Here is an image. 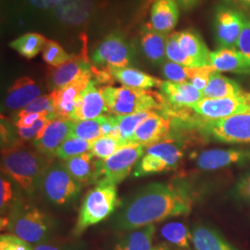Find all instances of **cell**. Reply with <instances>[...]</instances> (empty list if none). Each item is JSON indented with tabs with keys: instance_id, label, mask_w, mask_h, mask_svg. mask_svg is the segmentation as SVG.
<instances>
[{
	"instance_id": "3957f363",
	"label": "cell",
	"mask_w": 250,
	"mask_h": 250,
	"mask_svg": "<svg viewBox=\"0 0 250 250\" xmlns=\"http://www.w3.org/2000/svg\"><path fill=\"white\" fill-rule=\"evenodd\" d=\"M7 229L11 234L30 244H42L53 233V220L36 207L17 203L7 218Z\"/></svg>"
},
{
	"instance_id": "681fc988",
	"label": "cell",
	"mask_w": 250,
	"mask_h": 250,
	"mask_svg": "<svg viewBox=\"0 0 250 250\" xmlns=\"http://www.w3.org/2000/svg\"><path fill=\"white\" fill-rule=\"evenodd\" d=\"M181 8L184 9H190L196 7L201 0H175Z\"/></svg>"
},
{
	"instance_id": "30bf717a",
	"label": "cell",
	"mask_w": 250,
	"mask_h": 250,
	"mask_svg": "<svg viewBox=\"0 0 250 250\" xmlns=\"http://www.w3.org/2000/svg\"><path fill=\"white\" fill-rule=\"evenodd\" d=\"M160 88L163 103L161 113L167 117L177 116L183 110L204 99L203 93L189 83L162 81Z\"/></svg>"
},
{
	"instance_id": "8d00e7d4",
	"label": "cell",
	"mask_w": 250,
	"mask_h": 250,
	"mask_svg": "<svg viewBox=\"0 0 250 250\" xmlns=\"http://www.w3.org/2000/svg\"><path fill=\"white\" fill-rule=\"evenodd\" d=\"M42 52L44 61L53 68L68 62L73 57L67 53L59 43L52 40H46Z\"/></svg>"
},
{
	"instance_id": "7bdbcfd3",
	"label": "cell",
	"mask_w": 250,
	"mask_h": 250,
	"mask_svg": "<svg viewBox=\"0 0 250 250\" xmlns=\"http://www.w3.org/2000/svg\"><path fill=\"white\" fill-rule=\"evenodd\" d=\"M0 250H34V248L30 243L9 233L1 235Z\"/></svg>"
},
{
	"instance_id": "7dc6e473",
	"label": "cell",
	"mask_w": 250,
	"mask_h": 250,
	"mask_svg": "<svg viewBox=\"0 0 250 250\" xmlns=\"http://www.w3.org/2000/svg\"><path fill=\"white\" fill-rule=\"evenodd\" d=\"M46 114H50L48 112H43V113H32V114H27L24 116L18 117V121L16 123V126L18 128H27L30 127L35 124L38 119L45 116Z\"/></svg>"
},
{
	"instance_id": "5bb4252c",
	"label": "cell",
	"mask_w": 250,
	"mask_h": 250,
	"mask_svg": "<svg viewBox=\"0 0 250 250\" xmlns=\"http://www.w3.org/2000/svg\"><path fill=\"white\" fill-rule=\"evenodd\" d=\"M92 68L93 65L87 58L86 45H83V48L79 55L73 56L71 61L54 68L50 72L47 81L48 86L52 92L62 89L73 81L80 78L84 73L91 72Z\"/></svg>"
},
{
	"instance_id": "484cf974",
	"label": "cell",
	"mask_w": 250,
	"mask_h": 250,
	"mask_svg": "<svg viewBox=\"0 0 250 250\" xmlns=\"http://www.w3.org/2000/svg\"><path fill=\"white\" fill-rule=\"evenodd\" d=\"M192 240L196 250H237L220 232L207 225L194 227Z\"/></svg>"
},
{
	"instance_id": "ab89813d",
	"label": "cell",
	"mask_w": 250,
	"mask_h": 250,
	"mask_svg": "<svg viewBox=\"0 0 250 250\" xmlns=\"http://www.w3.org/2000/svg\"><path fill=\"white\" fill-rule=\"evenodd\" d=\"M167 170H169V168L164 161H161L157 157L146 153V155L138 162V164H136L134 175L135 177L144 176Z\"/></svg>"
},
{
	"instance_id": "7402d4cb",
	"label": "cell",
	"mask_w": 250,
	"mask_h": 250,
	"mask_svg": "<svg viewBox=\"0 0 250 250\" xmlns=\"http://www.w3.org/2000/svg\"><path fill=\"white\" fill-rule=\"evenodd\" d=\"M179 45L182 50L195 61L198 67L209 65V50L201 36L194 30L177 32Z\"/></svg>"
},
{
	"instance_id": "8fae6325",
	"label": "cell",
	"mask_w": 250,
	"mask_h": 250,
	"mask_svg": "<svg viewBox=\"0 0 250 250\" xmlns=\"http://www.w3.org/2000/svg\"><path fill=\"white\" fill-rule=\"evenodd\" d=\"M203 121H215L232 116L237 113L250 111L249 101L245 93L238 97L224 99L204 98L190 107Z\"/></svg>"
},
{
	"instance_id": "9c48e42d",
	"label": "cell",
	"mask_w": 250,
	"mask_h": 250,
	"mask_svg": "<svg viewBox=\"0 0 250 250\" xmlns=\"http://www.w3.org/2000/svg\"><path fill=\"white\" fill-rule=\"evenodd\" d=\"M134 58V49L119 33L106 36L91 57L92 65L98 69L125 68Z\"/></svg>"
},
{
	"instance_id": "f35d334b",
	"label": "cell",
	"mask_w": 250,
	"mask_h": 250,
	"mask_svg": "<svg viewBox=\"0 0 250 250\" xmlns=\"http://www.w3.org/2000/svg\"><path fill=\"white\" fill-rule=\"evenodd\" d=\"M120 145L116 138L111 136H102L91 142L89 152L99 160H106L120 149Z\"/></svg>"
},
{
	"instance_id": "ac0fdd59",
	"label": "cell",
	"mask_w": 250,
	"mask_h": 250,
	"mask_svg": "<svg viewBox=\"0 0 250 250\" xmlns=\"http://www.w3.org/2000/svg\"><path fill=\"white\" fill-rule=\"evenodd\" d=\"M248 161H250V150L210 149L200 153L196 164L200 170H214Z\"/></svg>"
},
{
	"instance_id": "1f68e13d",
	"label": "cell",
	"mask_w": 250,
	"mask_h": 250,
	"mask_svg": "<svg viewBox=\"0 0 250 250\" xmlns=\"http://www.w3.org/2000/svg\"><path fill=\"white\" fill-rule=\"evenodd\" d=\"M46 39L42 35L30 33L10 42L9 46L28 60L35 58L43 50Z\"/></svg>"
},
{
	"instance_id": "9a60e30c",
	"label": "cell",
	"mask_w": 250,
	"mask_h": 250,
	"mask_svg": "<svg viewBox=\"0 0 250 250\" xmlns=\"http://www.w3.org/2000/svg\"><path fill=\"white\" fill-rule=\"evenodd\" d=\"M96 79L91 80L87 86L81 92L75 100V108L72 121H84L100 117L107 112V107L103 99L101 87Z\"/></svg>"
},
{
	"instance_id": "4dcf8cb0",
	"label": "cell",
	"mask_w": 250,
	"mask_h": 250,
	"mask_svg": "<svg viewBox=\"0 0 250 250\" xmlns=\"http://www.w3.org/2000/svg\"><path fill=\"white\" fill-rule=\"evenodd\" d=\"M106 117L107 115H101L96 119L73 122L71 137L80 138L90 143L102 137V126Z\"/></svg>"
},
{
	"instance_id": "ba28073f",
	"label": "cell",
	"mask_w": 250,
	"mask_h": 250,
	"mask_svg": "<svg viewBox=\"0 0 250 250\" xmlns=\"http://www.w3.org/2000/svg\"><path fill=\"white\" fill-rule=\"evenodd\" d=\"M195 125L203 134L224 143H250V111L215 121H199Z\"/></svg>"
},
{
	"instance_id": "d6a6232c",
	"label": "cell",
	"mask_w": 250,
	"mask_h": 250,
	"mask_svg": "<svg viewBox=\"0 0 250 250\" xmlns=\"http://www.w3.org/2000/svg\"><path fill=\"white\" fill-rule=\"evenodd\" d=\"M85 0H63L62 3L58 6L57 13L66 22H80L89 14V9L85 7Z\"/></svg>"
},
{
	"instance_id": "2e32d148",
	"label": "cell",
	"mask_w": 250,
	"mask_h": 250,
	"mask_svg": "<svg viewBox=\"0 0 250 250\" xmlns=\"http://www.w3.org/2000/svg\"><path fill=\"white\" fill-rule=\"evenodd\" d=\"M170 129V118L155 111L137 127L132 140V146L140 145L147 148L152 145L166 139Z\"/></svg>"
},
{
	"instance_id": "7a4b0ae2",
	"label": "cell",
	"mask_w": 250,
	"mask_h": 250,
	"mask_svg": "<svg viewBox=\"0 0 250 250\" xmlns=\"http://www.w3.org/2000/svg\"><path fill=\"white\" fill-rule=\"evenodd\" d=\"M48 166V158L21 144L14 143L1 150L2 170L29 194L40 188Z\"/></svg>"
},
{
	"instance_id": "db71d44e",
	"label": "cell",
	"mask_w": 250,
	"mask_h": 250,
	"mask_svg": "<svg viewBox=\"0 0 250 250\" xmlns=\"http://www.w3.org/2000/svg\"><path fill=\"white\" fill-rule=\"evenodd\" d=\"M242 1H244L245 3H247V4L250 5V0H242Z\"/></svg>"
},
{
	"instance_id": "11a10c76",
	"label": "cell",
	"mask_w": 250,
	"mask_h": 250,
	"mask_svg": "<svg viewBox=\"0 0 250 250\" xmlns=\"http://www.w3.org/2000/svg\"><path fill=\"white\" fill-rule=\"evenodd\" d=\"M152 1H154V0H148V2H149V3H150V2H152ZM155 1H156V0H155Z\"/></svg>"
},
{
	"instance_id": "5b68a950",
	"label": "cell",
	"mask_w": 250,
	"mask_h": 250,
	"mask_svg": "<svg viewBox=\"0 0 250 250\" xmlns=\"http://www.w3.org/2000/svg\"><path fill=\"white\" fill-rule=\"evenodd\" d=\"M118 203L116 185L99 182L83 198L74 232L79 235L89 226L99 224L111 214Z\"/></svg>"
},
{
	"instance_id": "e575fe53",
	"label": "cell",
	"mask_w": 250,
	"mask_h": 250,
	"mask_svg": "<svg viewBox=\"0 0 250 250\" xmlns=\"http://www.w3.org/2000/svg\"><path fill=\"white\" fill-rule=\"evenodd\" d=\"M162 237L181 250H189V239L191 235L188 228L182 223H170L165 224L161 230Z\"/></svg>"
},
{
	"instance_id": "ffe728a7",
	"label": "cell",
	"mask_w": 250,
	"mask_h": 250,
	"mask_svg": "<svg viewBox=\"0 0 250 250\" xmlns=\"http://www.w3.org/2000/svg\"><path fill=\"white\" fill-rule=\"evenodd\" d=\"M209 66L217 72L250 74V62L236 49L219 48L209 54Z\"/></svg>"
},
{
	"instance_id": "816d5d0a",
	"label": "cell",
	"mask_w": 250,
	"mask_h": 250,
	"mask_svg": "<svg viewBox=\"0 0 250 250\" xmlns=\"http://www.w3.org/2000/svg\"><path fill=\"white\" fill-rule=\"evenodd\" d=\"M151 250H171L170 248L165 245V244H160V245H157L156 247H154Z\"/></svg>"
},
{
	"instance_id": "c3c4849f",
	"label": "cell",
	"mask_w": 250,
	"mask_h": 250,
	"mask_svg": "<svg viewBox=\"0 0 250 250\" xmlns=\"http://www.w3.org/2000/svg\"><path fill=\"white\" fill-rule=\"evenodd\" d=\"M33 6L38 9H53L60 6L63 0H29Z\"/></svg>"
},
{
	"instance_id": "e0dca14e",
	"label": "cell",
	"mask_w": 250,
	"mask_h": 250,
	"mask_svg": "<svg viewBox=\"0 0 250 250\" xmlns=\"http://www.w3.org/2000/svg\"><path fill=\"white\" fill-rule=\"evenodd\" d=\"M93 76V71L86 72L80 78L73 81L62 89L52 92L55 106L54 114L56 117L72 121L75 108V100L80 95L81 92L87 86Z\"/></svg>"
},
{
	"instance_id": "f6af8a7d",
	"label": "cell",
	"mask_w": 250,
	"mask_h": 250,
	"mask_svg": "<svg viewBox=\"0 0 250 250\" xmlns=\"http://www.w3.org/2000/svg\"><path fill=\"white\" fill-rule=\"evenodd\" d=\"M235 192L238 197L250 205V171L243 175L236 186Z\"/></svg>"
},
{
	"instance_id": "44dd1931",
	"label": "cell",
	"mask_w": 250,
	"mask_h": 250,
	"mask_svg": "<svg viewBox=\"0 0 250 250\" xmlns=\"http://www.w3.org/2000/svg\"><path fill=\"white\" fill-rule=\"evenodd\" d=\"M41 89L30 77H21L12 84L5 104L9 109H22L40 97Z\"/></svg>"
},
{
	"instance_id": "bcb514c9",
	"label": "cell",
	"mask_w": 250,
	"mask_h": 250,
	"mask_svg": "<svg viewBox=\"0 0 250 250\" xmlns=\"http://www.w3.org/2000/svg\"><path fill=\"white\" fill-rule=\"evenodd\" d=\"M0 190H1V195H0V205H1V209L3 210L4 208L9 202V200L12 197V189H11V185L5 179H1L0 181Z\"/></svg>"
},
{
	"instance_id": "d6986e66",
	"label": "cell",
	"mask_w": 250,
	"mask_h": 250,
	"mask_svg": "<svg viewBox=\"0 0 250 250\" xmlns=\"http://www.w3.org/2000/svg\"><path fill=\"white\" fill-rule=\"evenodd\" d=\"M178 20V4L175 0H156L152 5L150 21L146 25L168 35L176 26Z\"/></svg>"
},
{
	"instance_id": "74e56055",
	"label": "cell",
	"mask_w": 250,
	"mask_h": 250,
	"mask_svg": "<svg viewBox=\"0 0 250 250\" xmlns=\"http://www.w3.org/2000/svg\"><path fill=\"white\" fill-rule=\"evenodd\" d=\"M166 56L168 60L172 62L178 63L187 67H198L193 59L185 53L180 47L177 39V32L172 33L168 37L166 44Z\"/></svg>"
},
{
	"instance_id": "603a6c76",
	"label": "cell",
	"mask_w": 250,
	"mask_h": 250,
	"mask_svg": "<svg viewBox=\"0 0 250 250\" xmlns=\"http://www.w3.org/2000/svg\"><path fill=\"white\" fill-rule=\"evenodd\" d=\"M168 35L159 33L146 25L141 37V46L146 58L154 65L166 62V44Z\"/></svg>"
},
{
	"instance_id": "f907efd6",
	"label": "cell",
	"mask_w": 250,
	"mask_h": 250,
	"mask_svg": "<svg viewBox=\"0 0 250 250\" xmlns=\"http://www.w3.org/2000/svg\"><path fill=\"white\" fill-rule=\"evenodd\" d=\"M34 250H69L64 247H58V246H54L50 244H46V243H42V244H38L36 245V247L34 248Z\"/></svg>"
},
{
	"instance_id": "277c9868",
	"label": "cell",
	"mask_w": 250,
	"mask_h": 250,
	"mask_svg": "<svg viewBox=\"0 0 250 250\" xmlns=\"http://www.w3.org/2000/svg\"><path fill=\"white\" fill-rule=\"evenodd\" d=\"M107 112L118 115H130L145 110L162 109L161 94L149 90L128 86L114 87L107 85L101 87Z\"/></svg>"
},
{
	"instance_id": "d590c367",
	"label": "cell",
	"mask_w": 250,
	"mask_h": 250,
	"mask_svg": "<svg viewBox=\"0 0 250 250\" xmlns=\"http://www.w3.org/2000/svg\"><path fill=\"white\" fill-rule=\"evenodd\" d=\"M90 146L91 143L88 141L70 136L61 145L55 156L61 161H67L72 157L89 151Z\"/></svg>"
},
{
	"instance_id": "836d02e7",
	"label": "cell",
	"mask_w": 250,
	"mask_h": 250,
	"mask_svg": "<svg viewBox=\"0 0 250 250\" xmlns=\"http://www.w3.org/2000/svg\"><path fill=\"white\" fill-rule=\"evenodd\" d=\"M201 69L202 67H187L167 61L162 64V75L173 83H189Z\"/></svg>"
},
{
	"instance_id": "f546056e",
	"label": "cell",
	"mask_w": 250,
	"mask_h": 250,
	"mask_svg": "<svg viewBox=\"0 0 250 250\" xmlns=\"http://www.w3.org/2000/svg\"><path fill=\"white\" fill-rule=\"evenodd\" d=\"M153 112H155V110H145L130 115L118 116L120 131L118 142L120 145V147L132 146V140L137 127L141 125L146 118L150 116Z\"/></svg>"
},
{
	"instance_id": "4316f807",
	"label": "cell",
	"mask_w": 250,
	"mask_h": 250,
	"mask_svg": "<svg viewBox=\"0 0 250 250\" xmlns=\"http://www.w3.org/2000/svg\"><path fill=\"white\" fill-rule=\"evenodd\" d=\"M202 93L207 99L232 98L244 94L236 82L225 77L217 71L211 72L208 83Z\"/></svg>"
},
{
	"instance_id": "83f0119b",
	"label": "cell",
	"mask_w": 250,
	"mask_h": 250,
	"mask_svg": "<svg viewBox=\"0 0 250 250\" xmlns=\"http://www.w3.org/2000/svg\"><path fill=\"white\" fill-rule=\"evenodd\" d=\"M146 153L164 161L169 170L175 169L184 156L181 143L170 138H166L159 143L148 146Z\"/></svg>"
},
{
	"instance_id": "d4e9b609",
	"label": "cell",
	"mask_w": 250,
	"mask_h": 250,
	"mask_svg": "<svg viewBox=\"0 0 250 250\" xmlns=\"http://www.w3.org/2000/svg\"><path fill=\"white\" fill-rule=\"evenodd\" d=\"M89 151L72 157L65 161L64 164L72 178L81 185L96 184L97 161Z\"/></svg>"
},
{
	"instance_id": "cb8c5ba5",
	"label": "cell",
	"mask_w": 250,
	"mask_h": 250,
	"mask_svg": "<svg viewBox=\"0 0 250 250\" xmlns=\"http://www.w3.org/2000/svg\"><path fill=\"white\" fill-rule=\"evenodd\" d=\"M107 69L112 78L128 87L147 90L153 87H160L162 83L160 79L134 68L125 67Z\"/></svg>"
},
{
	"instance_id": "52a82bcc",
	"label": "cell",
	"mask_w": 250,
	"mask_h": 250,
	"mask_svg": "<svg viewBox=\"0 0 250 250\" xmlns=\"http://www.w3.org/2000/svg\"><path fill=\"white\" fill-rule=\"evenodd\" d=\"M144 152L143 146H128L121 147L106 160H98L96 184L102 181L113 185L121 183L143 158Z\"/></svg>"
},
{
	"instance_id": "ee69618b",
	"label": "cell",
	"mask_w": 250,
	"mask_h": 250,
	"mask_svg": "<svg viewBox=\"0 0 250 250\" xmlns=\"http://www.w3.org/2000/svg\"><path fill=\"white\" fill-rule=\"evenodd\" d=\"M235 49L250 62V19H245Z\"/></svg>"
},
{
	"instance_id": "f1b7e54d",
	"label": "cell",
	"mask_w": 250,
	"mask_h": 250,
	"mask_svg": "<svg viewBox=\"0 0 250 250\" xmlns=\"http://www.w3.org/2000/svg\"><path fill=\"white\" fill-rule=\"evenodd\" d=\"M154 233V224L134 229V231L121 239L117 244L115 250H151Z\"/></svg>"
},
{
	"instance_id": "f5cc1de1",
	"label": "cell",
	"mask_w": 250,
	"mask_h": 250,
	"mask_svg": "<svg viewBox=\"0 0 250 250\" xmlns=\"http://www.w3.org/2000/svg\"><path fill=\"white\" fill-rule=\"evenodd\" d=\"M245 95H246V98H247L248 101H249V104H250V93H245Z\"/></svg>"
},
{
	"instance_id": "60d3db41",
	"label": "cell",
	"mask_w": 250,
	"mask_h": 250,
	"mask_svg": "<svg viewBox=\"0 0 250 250\" xmlns=\"http://www.w3.org/2000/svg\"><path fill=\"white\" fill-rule=\"evenodd\" d=\"M43 112H48L50 114H54L55 112L52 93L49 95H45L37 98L28 106L21 109L18 113V117L24 116L32 113H43Z\"/></svg>"
},
{
	"instance_id": "7c38bea8",
	"label": "cell",
	"mask_w": 250,
	"mask_h": 250,
	"mask_svg": "<svg viewBox=\"0 0 250 250\" xmlns=\"http://www.w3.org/2000/svg\"><path fill=\"white\" fill-rule=\"evenodd\" d=\"M244 15L237 10L222 8L215 19V36L220 48L235 49L245 21Z\"/></svg>"
},
{
	"instance_id": "8992f818",
	"label": "cell",
	"mask_w": 250,
	"mask_h": 250,
	"mask_svg": "<svg viewBox=\"0 0 250 250\" xmlns=\"http://www.w3.org/2000/svg\"><path fill=\"white\" fill-rule=\"evenodd\" d=\"M81 188L82 185L72 178L62 161L49 164L40 185L46 200L58 206L70 203L77 197Z\"/></svg>"
},
{
	"instance_id": "4fadbf2b",
	"label": "cell",
	"mask_w": 250,
	"mask_h": 250,
	"mask_svg": "<svg viewBox=\"0 0 250 250\" xmlns=\"http://www.w3.org/2000/svg\"><path fill=\"white\" fill-rule=\"evenodd\" d=\"M73 122L60 117L52 119L43 133L34 140L36 150L46 158H52L61 145L71 136Z\"/></svg>"
},
{
	"instance_id": "b9f144b4",
	"label": "cell",
	"mask_w": 250,
	"mask_h": 250,
	"mask_svg": "<svg viewBox=\"0 0 250 250\" xmlns=\"http://www.w3.org/2000/svg\"><path fill=\"white\" fill-rule=\"evenodd\" d=\"M56 116L54 114H46L45 116L38 119L35 124L27 127V128H18L19 136L22 139V140H32V139H36L40 134L43 133V131L45 130V126L47 124L54 119Z\"/></svg>"
},
{
	"instance_id": "6da1fadb",
	"label": "cell",
	"mask_w": 250,
	"mask_h": 250,
	"mask_svg": "<svg viewBox=\"0 0 250 250\" xmlns=\"http://www.w3.org/2000/svg\"><path fill=\"white\" fill-rule=\"evenodd\" d=\"M191 206L192 198L186 188L153 183L125 203L117 215L115 226L121 230H134L170 216L187 214Z\"/></svg>"
}]
</instances>
